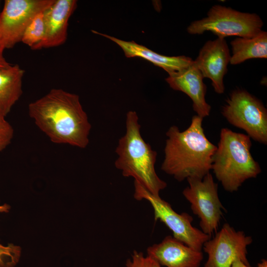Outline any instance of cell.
Instances as JSON below:
<instances>
[{
    "instance_id": "2",
    "label": "cell",
    "mask_w": 267,
    "mask_h": 267,
    "mask_svg": "<svg viewBox=\"0 0 267 267\" xmlns=\"http://www.w3.org/2000/svg\"><path fill=\"white\" fill-rule=\"evenodd\" d=\"M202 121L203 118L194 115L184 131L172 126L166 134L167 139L161 169L178 181L189 178H203L212 169L217 146L205 135Z\"/></svg>"
},
{
    "instance_id": "19",
    "label": "cell",
    "mask_w": 267,
    "mask_h": 267,
    "mask_svg": "<svg viewBox=\"0 0 267 267\" xmlns=\"http://www.w3.org/2000/svg\"><path fill=\"white\" fill-rule=\"evenodd\" d=\"M20 249L13 245L4 246L0 244V267H14L18 263Z\"/></svg>"
},
{
    "instance_id": "24",
    "label": "cell",
    "mask_w": 267,
    "mask_h": 267,
    "mask_svg": "<svg viewBox=\"0 0 267 267\" xmlns=\"http://www.w3.org/2000/svg\"><path fill=\"white\" fill-rule=\"evenodd\" d=\"M10 206L6 204L0 205V213H7L10 210Z\"/></svg>"
},
{
    "instance_id": "7",
    "label": "cell",
    "mask_w": 267,
    "mask_h": 267,
    "mask_svg": "<svg viewBox=\"0 0 267 267\" xmlns=\"http://www.w3.org/2000/svg\"><path fill=\"white\" fill-rule=\"evenodd\" d=\"M134 198L146 200L152 206L155 221L160 220L173 232V237L190 248L202 251L205 242L210 236L192 225V217L187 213L178 214L171 205L160 196L151 194L139 183L134 181Z\"/></svg>"
},
{
    "instance_id": "9",
    "label": "cell",
    "mask_w": 267,
    "mask_h": 267,
    "mask_svg": "<svg viewBox=\"0 0 267 267\" xmlns=\"http://www.w3.org/2000/svg\"><path fill=\"white\" fill-rule=\"evenodd\" d=\"M54 0H5L0 16V41L5 49L21 41L34 17L44 11Z\"/></svg>"
},
{
    "instance_id": "17",
    "label": "cell",
    "mask_w": 267,
    "mask_h": 267,
    "mask_svg": "<svg viewBox=\"0 0 267 267\" xmlns=\"http://www.w3.org/2000/svg\"><path fill=\"white\" fill-rule=\"evenodd\" d=\"M230 44L232 55L229 63L231 65L240 64L252 58H267V33L262 30L251 38L237 37Z\"/></svg>"
},
{
    "instance_id": "13",
    "label": "cell",
    "mask_w": 267,
    "mask_h": 267,
    "mask_svg": "<svg viewBox=\"0 0 267 267\" xmlns=\"http://www.w3.org/2000/svg\"><path fill=\"white\" fill-rule=\"evenodd\" d=\"M77 3L75 0H54L44 11V39L32 49L58 46L66 42L68 21L77 7Z\"/></svg>"
},
{
    "instance_id": "21",
    "label": "cell",
    "mask_w": 267,
    "mask_h": 267,
    "mask_svg": "<svg viewBox=\"0 0 267 267\" xmlns=\"http://www.w3.org/2000/svg\"><path fill=\"white\" fill-rule=\"evenodd\" d=\"M13 134L12 127L6 120L5 116L0 112V152L10 143Z\"/></svg>"
},
{
    "instance_id": "22",
    "label": "cell",
    "mask_w": 267,
    "mask_h": 267,
    "mask_svg": "<svg viewBox=\"0 0 267 267\" xmlns=\"http://www.w3.org/2000/svg\"><path fill=\"white\" fill-rule=\"evenodd\" d=\"M231 267H251L250 266L246 265L240 260H235L232 264ZM256 267H267V261L266 260H262Z\"/></svg>"
},
{
    "instance_id": "20",
    "label": "cell",
    "mask_w": 267,
    "mask_h": 267,
    "mask_svg": "<svg viewBox=\"0 0 267 267\" xmlns=\"http://www.w3.org/2000/svg\"><path fill=\"white\" fill-rule=\"evenodd\" d=\"M126 267H162L155 260L149 256H144L140 252L134 251L131 257L126 263Z\"/></svg>"
},
{
    "instance_id": "12",
    "label": "cell",
    "mask_w": 267,
    "mask_h": 267,
    "mask_svg": "<svg viewBox=\"0 0 267 267\" xmlns=\"http://www.w3.org/2000/svg\"><path fill=\"white\" fill-rule=\"evenodd\" d=\"M147 253L166 267H200L203 259L202 251L193 249L170 235L149 247Z\"/></svg>"
},
{
    "instance_id": "4",
    "label": "cell",
    "mask_w": 267,
    "mask_h": 267,
    "mask_svg": "<svg viewBox=\"0 0 267 267\" xmlns=\"http://www.w3.org/2000/svg\"><path fill=\"white\" fill-rule=\"evenodd\" d=\"M251 146L248 135L226 128L221 129L211 170L225 190L236 191L244 181L261 173L259 163L251 155Z\"/></svg>"
},
{
    "instance_id": "16",
    "label": "cell",
    "mask_w": 267,
    "mask_h": 267,
    "mask_svg": "<svg viewBox=\"0 0 267 267\" xmlns=\"http://www.w3.org/2000/svg\"><path fill=\"white\" fill-rule=\"evenodd\" d=\"M24 75L18 64L0 68V112L5 116L22 94Z\"/></svg>"
},
{
    "instance_id": "10",
    "label": "cell",
    "mask_w": 267,
    "mask_h": 267,
    "mask_svg": "<svg viewBox=\"0 0 267 267\" xmlns=\"http://www.w3.org/2000/svg\"><path fill=\"white\" fill-rule=\"evenodd\" d=\"M252 242L251 236L224 223L214 237L203 246L208 256L204 267H231L237 259L250 266L247 258V248Z\"/></svg>"
},
{
    "instance_id": "3",
    "label": "cell",
    "mask_w": 267,
    "mask_h": 267,
    "mask_svg": "<svg viewBox=\"0 0 267 267\" xmlns=\"http://www.w3.org/2000/svg\"><path fill=\"white\" fill-rule=\"evenodd\" d=\"M126 131L119 140L115 165L125 177H132L146 190L155 196L167 187V183L157 175L155 169L157 152L140 134V125L135 111L126 115Z\"/></svg>"
},
{
    "instance_id": "14",
    "label": "cell",
    "mask_w": 267,
    "mask_h": 267,
    "mask_svg": "<svg viewBox=\"0 0 267 267\" xmlns=\"http://www.w3.org/2000/svg\"><path fill=\"white\" fill-rule=\"evenodd\" d=\"M203 78L193 61L187 68L169 75L166 79L172 89L184 92L191 99L193 110L203 119L209 115L211 109L205 99L207 86Z\"/></svg>"
},
{
    "instance_id": "6",
    "label": "cell",
    "mask_w": 267,
    "mask_h": 267,
    "mask_svg": "<svg viewBox=\"0 0 267 267\" xmlns=\"http://www.w3.org/2000/svg\"><path fill=\"white\" fill-rule=\"evenodd\" d=\"M222 114L229 124L245 131L255 141L267 144V109L246 90H233L222 107Z\"/></svg>"
},
{
    "instance_id": "5",
    "label": "cell",
    "mask_w": 267,
    "mask_h": 267,
    "mask_svg": "<svg viewBox=\"0 0 267 267\" xmlns=\"http://www.w3.org/2000/svg\"><path fill=\"white\" fill-rule=\"evenodd\" d=\"M263 22L256 13L242 12L221 5L213 6L207 17L191 23L188 33L200 35L210 31L219 38L228 36L251 38L262 31Z\"/></svg>"
},
{
    "instance_id": "8",
    "label": "cell",
    "mask_w": 267,
    "mask_h": 267,
    "mask_svg": "<svg viewBox=\"0 0 267 267\" xmlns=\"http://www.w3.org/2000/svg\"><path fill=\"white\" fill-rule=\"evenodd\" d=\"M188 186L182 194L190 203L193 213L200 219L201 230L211 236L216 232L224 208L218 195V185L210 173L203 178L186 179Z\"/></svg>"
},
{
    "instance_id": "15",
    "label": "cell",
    "mask_w": 267,
    "mask_h": 267,
    "mask_svg": "<svg viewBox=\"0 0 267 267\" xmlns=\"http://www.w3.org/2000/svg\"><path fill=\"white\" fill-rule=\"evenodd\" d=\"M103 36L119 45L128 58L140 57L165 70L169 75L179 72L191 65L193 60L185 56H168L160 54L133 41H125L115 37L92 31Z\"/></svg>"
},
{
    "instance_id": "11",
    "label": "cell",
    "mask_w": 267,
    "mask_h": 267,
    "mask_svg": "<svg viewBox=\"0 0 267 267\" xmlns=\"http://www.w3.org/2000/svg\"><path fill=\"white\" fill-rule=\"evenodd\" d=\"M230 56L225 40L218 38L207 41L194 60L203 78L211 80L212 87L218 94L224 91L223 77L227 72Z\"/></svg>"
},
{
    "instance_id": "18",
    "label": "cell",
    "mask_w": 267,
    "mask_h": 267,
    "mask_svg": "<svg viewBox=\"0 0 267 267\" xmlns=\"http://www.w3.org/2000/svg\"><path fill=\"white\" fill-rule=\"evenodd\" d=\"M44 11L38 13L34 17L22 37L21 42L32 49L41 43L44 36Z\"/></svg>"
},
{
    "instance_id": "23",
    "label": "cell",
    "mask_w": 267,
    "mask_h": 267,
    "mask_svg": "<svg viewBox=\"0 0 267 267\" xmlns=\"http://www.w3.org/2000/svg\"><path fill=\"white\" fill-rule=\"evenodd\" d=\"M5 49L0 41V68L8 67L10 65L3 56V51Z\"/></svg>"
},
{
    "instance_id": "25",
    "label": "cell",
    "mask_w": 267,
    "mask_h": 267,
    "mask_svg": "<svg viewBox=\"0 0 267 267\" xmlns=\"http://www.w3.org/2000/svg\"><path fill=\"white\" fill-rule=\"evenodd\" d=\"M0 13H1V12L0 11Z\"/></svg>"
},
{
    "instance_id": "1",
    "label": "cell",
    "mask_w": 267,
    "mask_h": 267,
    "mask_svg": "<svg viewBox=\"0 0 267 267\" xmlns=\"http://www.w3.org/2000/svg\"><path fill=\"white\" fill-rule=\"evenodd\" d=\"M28 113L52 142L80 148L88 145L91 125L78 95L53 89L31 102Z\"/></svg>"
}]
</instances>
